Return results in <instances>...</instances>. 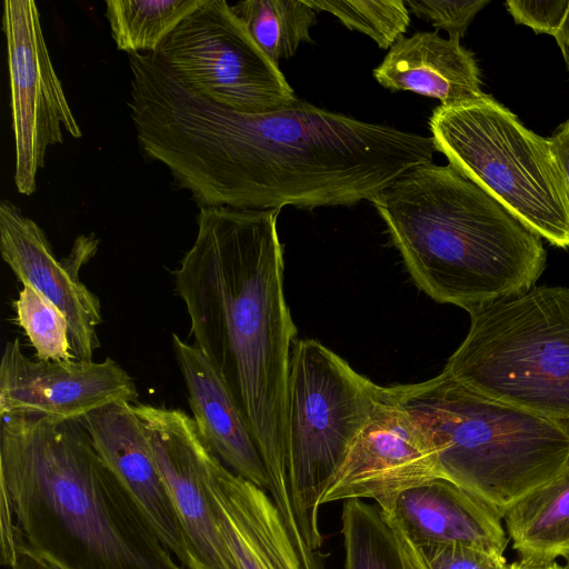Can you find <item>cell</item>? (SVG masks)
I'll use <instances>...</instances> for the list:
<instances>
[{"label": "cell", "instance_id": "cell-1", "mask_svg": "<svg viewBox=\"0 0 569 569\" xmlns=\"http://www.w3.org/2000/svg\"><path fill=\"white\" fill-rule=\"evenodd\" d=\"M279 212L199 209L196 239L173 273L194 346L233 395L262 458L268 493L296 533L287 390L297 329L283 291Z\"/></svg>", "mask_w": 569, "mask_h": 569}, {"label": "cell", "instance_id": "cell-2", "mask_svg": "<svg viewBox=\"0 0 569 569\" xmlns=\"http://www.w3.org/2000/svg\"><path fill=\"white\" fill-rule=\"evenodd\" d=\"M207 208L269 210L371 201L432 162L431 137L366 122L296 99L263 113L208 102L191 134Z\"/></svg>", "mask_w": 569, "mask_h": 569}, {"label": "cell", "instance_id": "cell-3", "mask_svg": "<svg viewBox=\"0 0 569 569\" xmlns=\"http://www.w3.org/2000/svg\"><path fill=\"white\" fill-rule=\"evenodd\" d=\"M0 549L66 569H179L78 419L0 415Z\"/></svg>", "mask_w": 569, "mask_h": 569}, {"label": "cell", "instance_id": "cell-4", "mask_svg": "<svg viewBox=\"0 0 569 569\" xmlns=\"http://www.w3.org/2000/svg\"><path fill=\"white\" fill-rule=\"evenodd\" d=\"M415 283L467 312L531 289L540 237L450 164L417 166L370 201Z\"/></svg>", "mask_w": 569, "mask_h": 569}, {"label": "cell", "instance_id": "cell-5", "mask_svg": "<svg viewBox=\"0 0 569 569\" xmlns=\"http://www.w3.org/2000/svg\"><path fill=\"white\" fill-rule=\"evenodd\" d=\"M430 439L440 477L501 518L569 465V428L480 393L447 372L387 387Z\"/></svg>", "mask_w": 569, "mask_h": 569}, {"label": "cell", "instance_id": "cell-6", "mask_svg": "<svg viewBox=\"0 0 569 569\" xmlns=\"http://www.w3.org/2000/svg\"><path fill=\"white\" fill-rule=\"evenodd\" d=\"M468 313L467 336L443 371L569 428V288L533 286Z\"/></svg>", "mask_w": 569, "mask_h": 569}, {"label": "cell", "instance_id": "cell-7", "mask_svg": "<svg viewBox=\"0 0 569 569\" xmlns=\"http://www.w3.org/2000/svg\"><path fill=\"white\" fill-rule=\"evenodd\" d=\"M436 151L551 244L569 248V199L548 139L491 96L439 106L429 118Z\"/></svg>", "mask_w": 569, "mask_h": 569}, {"label": "cell", "instance_id": "cell-8", "mask_svg": "<svg viewBox=\"0 0 569 569\" xmlns=\"http://www.w3.org/2000/svg\"><path fill=\"white\" fill-rule=\"evenodd\" d=\"M381 386L318 340H295L287 390V445L301 537L320 556L321 498L370 420Z\"/></svg>", "mask_w": 569, "mask_h": 569}, {"label": "cell", "instance_id": "cell-9", "mask_svg": "<svg viewBox=\"0 0 569 569\" xmlns=\"http://www.w3.org/2000/svg\"><path fill=\"white\" fill-rule=\"evenodd\" d=\"M152 53L186 87L240 112H269L297 99L224 0H206Z\"/></svg>", "mask_w": 569, "mask_h": 569}, {"label": "cell", "instance_id": "cell-10", "mask_svg": "<svg viewBox=\"0 0 569 569\" xmlns=\"http://www.w3.org/2000/svg\"><path fill=\"white\" fill-rule=\"evenodd\" d=\"M2 30L14 137L13 180L20 193L31 196L48 148L63 142V131L77 139L82 131L53 68L37 3L3 1Z\"/></svg>", "mask_w": 569, "mask_h": 569}, {"label": "cell", "instance_id": "cell-11", "mask_svg": "<svg viewBox=\"0 0 569 569\" xmlns=\"http://www.w3.org/2000/svg\"><path fill=\"white\" fill-rule=\"evenodd\" d=\"M94 233L79 234L70 253L58 260L41 227L10 200L0 202V251L23 286L53 302L66 316L71 350L77 360H92L100 347L102 322L97 295L80 280L79 271L97 252Z\"/></svg>", "mask_w": 569, "mask_h": 569}, {"label": "cell", "instance_id": "cell-12", "mask_svg": "<svg viewBox=\"0 0 569 569\" xmlns=\"http://www.w3.org/2000/svg\"><path fill=\"white\" fill-rule=\"evenodd\" d=\"M133 378L114 360L48 361L28 358L18 338L0 363V415L73 420L114 402L132 403Z\"/></svg>", "mask_w": 569, "mask_h": 569}, {"label": "cell", "instance_id": "cell-13", "mask_svg": "<svg viewBox=\"0 0 569 569\" xmlns=\"http://www.w3.org/2000/svg\"><path fill=\"white\" fill-rule=\"evenodd\" d=\"M435 478L441 477L430 439L381 387L380 401L320 503L371 499L380 507L402 489Z\"/></svg>", "mask_w": 569, "mask_h": 569}, {"label": "cell", "instance_id": "cell-14", "mask_svg": "<svg viewBox=\"0 0 569 569\" xmlns=\"http://www.w3.org/2000/svg\"><path fill=\"white\" fill-rule=\"evenodd\" d=\"M133 409L199 569H233L204 486L201 451L206 441L193 418L180 409L151 405L138 403Z\"/></svg>", "mask_w": 569, "mask_h": 569}, {"label": "cell", "instance_id": "cell-15", "mask_svg": "<svg viewBox=\"0 0 569 569\" xmlns=\"http://www.w3.org/2000/svg\"><path fill=\"white\" fill-rule=\"evenodd\" d=\"M160 541L183 569H199L158 469L143 425L129 402H114L78 419Z\"/></svg>", "mask_w": 569, "mask_h": 569}, {"label": "cell", "instance_id": "cell-16", "mask_svg": "<svg viewBox=\"0 0 569 569\" xmlns=\"http://www.w3.org/2000/svg\"><path fill=\"white\" fill-rule=\"evenodd\" d=\"M202 476L233 569H305L270 495L231 471L204 442Z\"/></svg>", "mask_w": 569, "mask_h": 569}, {"label": "cell", "instance_id": "cell-17", "mask_svg": "<svg viewBox=\"0 0 569 569\" xmlns=\"http://www.w3.org/2000/svg\"><path fill=\"white\" fill-rule=\"evenodd\" d=\"M387 522L418 545H459L502 556L508 545L499 515L453 482L410 486L379 507Z\"/></svg>", "mask_w": 569, "mask_h": 569}, {"label": "cell", "instance_id": "cell-18", "mask_svg": "<svg viewBox=\"0 0 569 569\" xmlns=\"http://www.w3.org/2000/svg\"><path fill=\"white\" fill-rule=\"evenodd\" d=\"M172 347L200 436L231 471L268 492L262 458L230 389L194 345L173 333Z\"/></svg>", "mask_w": 569, "mask_h": 569}, {"label": "cell", "instance_id": "cell-19", "mask_svg": "<svg viewBox=\"0 0 569 569\" xmlns=\"http://www.w3.org/2000/svg\"><path fill=\"white\" fill-rule=\"evenodd\" d=\"M375 79L391 91H411L456 106L486 98L473 53L458 39L421 31L401 37L373 69Z\"/></svg>", "mask_w": 569, "mask_h": 569}, {"label": "cell", "instance_id": "cell-20", "mask_svg": "<svg viewBox=\"0 0 569 569\" xmlns=\"http://www.w3.org/2000/svg\"><path fill=\"white\" fill-rule=\"evenodd\" d=\"M519 559L556 561L569 556V465L513 501L502 513Z\"/></svg>", "mask_w": 569, "mask_h": 569}, {"label": "cell", "instance_id": "cell-21", "mask_svg": "<svg viewBox=\"0 0 569 569\" xmlns=\"http://www.w3.org/2000/svg\"><path fill=\"white\" fill-rule=\"evenodd\" d=\"M206 0H108L106 17L119 50L156 52L163 40Z\"/></svg>", "mask_w": 569, "mask_h": 569}, {"label": "cell", "instance_id": "cell-22", "mask_svg": "<svg viewBox=\"0 0 569 569\" xmlns=\"http://www.w3.org/2000/svg\"><path fill=\"white\" fill-rule=\"evenodd\" d=\"M254 42L277 66L310 41L316 10L306 0H246L231 6Z\"/></svg>", "mask_w": 569, "mask_h": 569}, {"label": "cell", "instance_id": "cell-23", "mask_svg": "<svg viewBox=\"0 0 569 569\" xmlns=\"http://www.w3.org/2000/svg\"><path fill=\"white\" fill-rule=\"evenodd\" d=\"M343 569H403L393 532L377 505L343 501Z\"/></svg>", "mask_w": 569, "mask_h": 569}, {"label": "cell", "instance_id": "cell-24", "mask_svg": "<svg viewBox=\"0 0 569 569\" xmlns=\"http://www.w3.org/2000/svg\"><path fill=\"white\" fill-rule=\"evenodd\" d=\"M316 11H327L350 30L372 38L382 49H390L403 37L410 23L409 9L402 0H306Z\"/></svg>", "mask_w": 569, "mask_h": 569}, {"label": "cell", "instance_id": "cell-25", "mask_svg": "<svg viewBox=\"0 0 569 569\" xmlns=\"http://www.w3.org/2000/svg\"><path fill=\"white\" fill-rule=\"evenodd\" d=\"M18 325L37 351V359L70 361L69 326L62 311L48 298L29 286H23L13 302Z\"/></svg>", "mask_w": 569, "mask_h": 569}, {"label": "cell", "instance_id": "cell-26", "mask_svg": "<svg viewBox=\"0 0 569 569\" xmlns=\"http://www.w3.org/2000/svg\"><path fill=\"white\" fill-rule=\"evenodd\" d=\"M390 528L403 569H512L503 556L459 545H418Z\"/></svg>", "mask_w": 569, "mask_h": 569}, {"label": "cell", "instance_id": "cell-27", "mask_svg": "<svg viewBox=\"0 0 569 569\" xmlns=\"http://www.w3.org/2000/svg\"><path fill=\"white\" fill-rule=\"evenodd\" d=\"M490 0H405L416 17L431 22L438 30L449 33L450 39L460 40L475 16Z\"/></svg>", "mask_w": 569, "mask_h": 569}, {"label": "cell", "instance_id": "cell-28", "mask_svg": "<svg viewBox=\"0 0 569 569\" xmlns=\"http://www.w3.org/2000/svg\"><path fill=\"white\" fill-rule=\"evenodd\" d=\"M505 4L517 23L553 37L569 10V0H508Z\"/></svg>", "mask_w": 569, "mask_h": 569}, {"label": "cell", "instance_id": "cell-29", "mask_svg": "<svg viewBox=\"0 0 569 569\" xmlns=\"http://www.w3.org/2000/svg\"><path fill=\"white\" fill-rule=\"evenodd\" d=\"M548 142L569 199V120L548 138Z\"/></svg>", "mask_w": 569, "mask_h": 569}, {"label": "cell", "instance_id": "cell-30", "mask_svg": "<svg viewBox=\"0 0 569 569\" xmlns=\"http://www.w3.org/2000/svg\"><path fill=\"white\" fill-rule=\"evenodd\" d=\"M10 569H66L54 560L27 550H18L9 566Z\"/></svg>", "mask_w": 569, "mask_h": 569}, {"label": "cell", "instance_id": "cell-31", "mask_svg": "<svg viewBox=\"0 0 569 569\" xmlns=\"http://www.w3.org/2000/svg\"><path fill=\"white\" fill-rule=\"evenodd\" d=\"M555 38L562 52L566 64L569 69V10L567 12L563 23L561 24Z\"/></svg>", "mask_w": 569, "mask_h": 569}, {"label": "cell", "instance_id": "cell-32", "mask_svg": "<svg viewBox=\"0 0 569 569\" xmlns=\"http://www.w3.org/2000/svg\"><path fill=\"white\" fill-rule=\"evenodd\" d=\"M512 569H566L556 561H530L519 559L511 563Z\"/></svg>", "mask_w": 569, "mask_h": 569}, {"label": "cell", "instance_id": "cell-33", "mask_svg": "<svg viewBox=\"0 0 569 569\" xmlns=\"http://www.w3.org/2000/svg\"><path fill=\"white\" fill-rule=\"evenodd\" d=\"M565 559H566L565 568H566V569H569V556H568L567 558H565Z\"/></svg>", "mask_w": 569, "mask_h": 569}, {"label": "cell", "instance_id": "cell-34", "mask_svg": "<svg viewBox=\"0 0 569 569\" xmlns=\"http://www.w3.org/2000/svg\"><path fill=\"white\" fill-rule=\"evenodd\" d=\"M179 569H183V568H179Z\"/></svg>", "mask_w": 569, "mask_h": 569}]
</instances>
